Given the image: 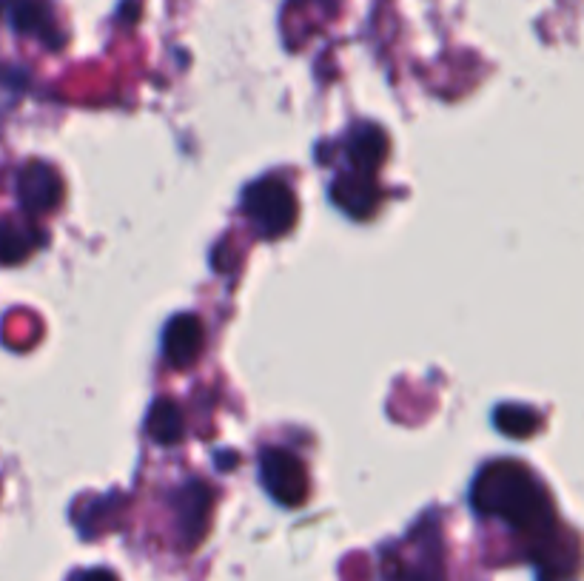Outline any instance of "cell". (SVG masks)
<instances>
[{
	"mask_svg": "<svg viewBox=\"0 0 584 581\" xmlns=\"http://www.w3.org/2000/svg\"><path fill=\"white\" fill-rule=\"evenodd\" d=\"M471 505L482 516L505 519L508 525L522 530L536 547V562L559 564V527L553 510L547 505L545 490L530 476L525 465L516 462H493L479 470L473 479Z\"/></svg>",
	"mask_w": 584,
	"mask_h": 581,
	"instance_id": "cell-1",
	"label": "cell"
},
{
	"mask_svg": "<svg viewBox=\"0 0 584 581\" xmlns=\"http://www.w3.org/2000/svg\"><path fill=\"white\" fill-rule=\"evenodd\" d=\"M245 217L265 240H277L297 223V197L277 177H263L243 191Z\"/></svg>",
	"mask_w": 584,
	"mask_h": 581,
	"instance_id": "cell-2",
	"label": "cell"
},
{
	"mask_svg": "<svg viewBox=\"0 0 584 581\" xmlns=\"http://www.w3.org/2000/svg\"><path fill=\"white\" fill-rule=\"evenodd\" d=\"M260 482L280 505L297 507L308 496V473L297 453L285 448H265L260 453Z\"/></svg>",
	"mask_w": 584,
	"mask_h": 581,
	"instance_id": "cell-3",
	"label": "cell"
},
{
	"mask_svg": "<svg viewBox=\"0 0 584 581\" xmlns=\"http://www.w3.org/2000/svg\"><path fill=\"white\" fill-rule=\"evenodd\" d=\"M18 200L29 214H46L63 200V180L46 163H29L18 174Z\"/></svg>",
	"mask_w": 584,
	"mask_h": 581,
	"instance_id": "cell-4",
	"label": "cell"
},
{
	"mask_svg": "<svg viewBox=\"0 0 584 581\" xmlns=\"http://www.w3.org/2000/svg\"><path fill=\"white\" fill-rule=\"evenodd\" d=\"M206 348V328L194 314H177L163 331V354L174 368H189Z\"/></svg>",
	"mask_w": 584,
	"mask_h": 581,
	"instance_id": "cell-5",
	"label": "cell"
},
{
	"mask_svg": "<svg viewBox=\"0 0 584 581\" xmlns=\"http://www.w3.org/2000/svg\"><path fill=\"white\" fill-rule=\"evenodd\" d=\"M211 502H214V493L200 479H194V482L177 490L174 507H177V516H180V533H183L186 547H194L203 539L208 516H211Z\"/></svg>",
	"mask_w": 584,
	"mask_h": 581,
	"instance_id": "cell-6",
	"label": "cell"
},
{
	"mask_svg": "<svg viewBox=\"0 0 584 581\" xmlns=\"http://www.w3.org/2000/svg\"><path fill=\"white\" fill-rule=\"evenodd\" d=\"M345 154H348V163H351V174H362V177H374L379 166L385 163V154H388V137L379 126L371 123H359L348 134V143H345Z\"/></svg>",
	"mask_w": 584,
	"mask_h": 581,
	"instance_id": "cell-7",
	"label": "cell"
},
{
	"mask_svg": "<svg viewBox=\"0 0 584 581\" xmlns=\"http://www.w3.org/2000/svg\"><path fill=\"white\" fill-rule=\"evenodd\" d=\"M331 200L342 211H348L351 217L365 220V217H371L377 211L379 191L374 186V177H362V174H351L348 171V174L337 177V183L331 186Z\"/></svg>",
	"mask_w": 584,
	"mask_h": 581,
	"instance_id": "cell-8",
	"label": "cell"
},
{
	"mask_svg": "<svg viewBox=\"0 0 584 581\" xmlns=\"http://www.w3.org/2000/svg\"><path fill=\"white\" fill-rule=\"evenodd\" d=\"M146 431L157 445H177L186 436V416L174 399H157L146 416Z\"/></svg>",
	"mask_w": 584,
	"mask_h": 581,
	"instance_id": "cell-9",
	"label": "cell"
},
{
	"mask_svg": "<svg viewBox=\"0 0 584 581\" xmlns=\"http://www.w3.org/2000/svg\"><path fill=\"white\" fill-rule=\"evenodd\" d=\"M38 228L0 220V263H20L38 248Z\"/></svg>",
	"mask_w": 584,
	"mask_h": 581,
	"instance_id": "cell-10",
	"label": "cell"
},
{
	"mask_svg": "<svg viewBox=\"0 0 584 581\" xmlns=\"http://www.w3.org/2000/svg\"><path fill=\"white\" fill-rule=\"evenodd\" d=\"M493 422L505 436L528 439L539 428V413L528 408V405H499L493 413Z\"/></svg>",
	"mask_w": 584,
	"mask_h": 581,
	"instance_id": "cell-11",
	"label": "cell"
},
{
	"mask_svg": "<svg viewBox=\"0 0 584 581\" xmlns=\"http://www.w3.org/2000/svg\"><path fill=\"white\" fill-rule=\"evenodd\" d=\"M12 26L23 35H46L52 26L49 9L38 0H15L12 3Z\"/></svg>",
	"mask_w": 584,
	"mask_h": 581,
	"instance_id": "cell-12",
	"label": "cell"
},
{
	"mask_svg": "<svg viewBox=\"0 0 584 581\" xmlns=\"http://www.w3.org/2000/svg\"><path fill=\"white\" fill-rule=\"evenodd\" d=\"M402 581H442V567L428 559L416 564V567H399Z\"/></svg>",
	"mask_w": 584,
	"mask_h": 581,
	"instance_id": "cell-13",
	"label": "cell"
},
{
	"mask_svg": "<svg viewBox=\"0 0 584 581\" xmlns=\"http://www.w3.org/2000/svg\"><path fill=\"white\" fill-rule=\"evenodd\" d=\"M77 581H114V576L106 570H89V573L77 576Z\"/></svg>",
	"mask_w": 584,
	"mask_h": 581,
	"instance_id": "cell-14",
	"label": "cell"
},
{
	"mask_svg": "<svg viewBox=\"0 0 584 581\" xmlns=\"http://www.w3.org/2000/svg\"><path fill=\"white\" fill-rule=\"evenodd\" d=\"M0 3H3V0H0Z\"/></svg>",
	"mask_w": 584,
	"mask_h": 581,
	"instance_id": "cell-15",
	"label": "cell"
}]
</instances>
